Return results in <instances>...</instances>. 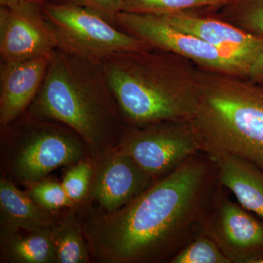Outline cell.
I'll list each match as a JSON object with an SVG mask.
<instances>
[{
    "label": "cell",
    "mask_w": 263,
    "mask_h": 263,
    "mask_svg": "<svg viewBox=\"0 0 263 263\" xmlns=\"http://www.w3.org/2000/svg\"><path fill=\"white\" fill-rule=\"evenodd\" d=\"M217 168L199 152L114 212L81 204L91 262H170L200 232L218 189Z\"/></svg>",
    "instance_id": "obj_1"
},
{
    "label": "cell",
    "mask_w": 263,
    "mask_h": 263,
    "mask_svg": "<svg viewBox=\"0 0 263 263\" xmlns=\"http://www.w3.org/2000/svg\"><path fill=\"white\" fill-rule=\"evenodd\" d=\"M27 115L75 131L91 160L115 149L127 127L109 87L101 62L56 48Z\"/></svg>",
    "instance_id": "obj_2"
},
{
    "label": "cell",
    "mask_w": 263,
    "mask_h": 263,
    "mask_svg": "<svg viewBox=\"0 0 263 263\" xmlns=\"http://www.w3.org/2000/svg\"><path fill=\"white\" fill-rule=\"evenodd\" d=\"M101 65L128 126L191 121L195 116L200 68L187 59L149 48L116 53Z\"/></svg>",
    "instance_id": "obj_3"
},
{
    "label": "cell",
    "mask_w": 263,
    "mask_h": 263,
    "mask_svg": "<svg viewBox=\"0 0 263 263\" xmlns=\"http://www.w3.org/2000/svg\"><path fill=\"white\" fill-rule=\"evenodd\" d=\"M200 80L191 122L200 152L237 156L263 169V85L201 68Z\"/></svg>",
    "instance_id": "obj_4"
},
{
    "label": "cell",
    "mask_w": 263,
    "mask_h": 263,
    "mask_svg": "<svg viewBox=\"0 0 263 263\" xmlns=\"http://www.w3.org/2000/svg\"><path fill=\"white\" fill-rule=\"evenodd\" d=\"M3 129L0 148L2 177L13 182L28 186L44 179L59 167H71L91 159L84 140L60 123L26 115Z\"/></svg>",
    "instance_id": "obj_5"
},
{
    "label": "cell",
    "mask_w": 263,
    "mask_h": 263,
    "mask_svg": "<svg viewBox=\"0 0 263 263\" xmlns=\"http://www.w3.org/2000/svg\"><path fill=\"white\" fill-rule=\"evenodd\" d=\"M42 9L57 48L71 54L101 62L116 53L151 48L141 40L114 28L106 18L84 7L46 3Z\"/></svg>",
    "instance_id": "obj_6"
},
{
    "label": "cell",
    "mask_w": 263,
    "mask_h": 263,
    "mask_svg": "<svg viewBox=\"0 0 263 263\" xmlns=\"http://www.w3.org/2000/svg\"><path fill=\"white\" fill-rule=\"evenodd\" d=\"M117 148L129 156L155 182L200 152V142L191 121L127 126Z\"/></svg>",
    "instance_id": "obj_7"
},
{
    "label": "cell",
    "mask_w": 263,
    "mask_h": 263,
    "mask_svg": "<svg viewBox=\"0 0 263 263\" xmlns=\"http://www.w3.org/2000/svg\"><path fill=\"white\" fill-rule=\"evenodd\" d=\"M113 20L124 32L151 48L184 57L203 70L248 78V66L196 36L176 28L159 15L122 11Z\"/></svg>",
    "instance_id": "obj_8"
},
{
    "label": "cell",
    "mask_w": 263,
    "mask_h": 263,
    "mask_svg": "<svg viewBox=\"0 0 263 263\" xmlns=\"http://www.w3.org/2000/svg\"><path fill=\"white\" fill-rule=\"evenodd\" d=\"M250 213L232 201L220 185L202 219L200 233L212 238L232 263H259L263 221Z\"/></svg>",
    "instance_id": "obj_9"
},
{
    "label": "cell",
    "mask_w": 263,
    "mask_h": 263,
    "mask_svg": "<svg viewBox=\"0 0 263 263\" xmlns=\"http://www.w3.org/2000/svg\"><path fill=\"white\" fill-rule=\"evenodd\" d=\"M91 160L94 173L86 201L97 202L98 208L105 212L124 206L155 183L119 148Z\"/></svg>",
    "instance_id": "obj_10"
},
{
    "label": "cell",
    "mask_w": 263,
    "mask_h": 263,
    "mask_svg": "<svg viewBox=\"0 0 263 263\" xmlns=\"http://www.w3.org/2000/svg\"><path fill=\"white\" fill-rule=\"evenodd\" d=\"M43 5L21 10L0 8V53L3 62L50 56L56 44L44 16Z\"/></svg>",
    "instance_id": "obj_11"
},
{
    "label": "cell",
    "mask_w": 263,
    "mask_h": 263,
    "mask_svg": "<svg viewBox=\"0 0 263 263\" xmlns=\"http://www.w3.org/2000/svg\"><path fill=\"white\" fill-rule=\"evenodd\" d=\"M159 16L176 28L196 36L250 68L263 52V37L235 27L226 21L199 16L185 12Z\"/></svg>",
    "instance_id": "obj_12"
},
{
    "label": "cell",
    "mask_w": 263,
    "mask_h": 263,
    "mask_svg": "<svg viewBox=\"0 0 263 263\" xmlns=\"http://www.w3.org/2000/svg\"><path fill=\"white\" fill-rule=\"evenodd\" d=\"M51 55L19 62H3L1 67L0 124L6 127L27 111L46 76Z\"/></svg>",
    "instance_id": "obj_13"
},
{
    "label": "cell",
    "mask_w": 263,
    "mask_h": 263,
    "mask_svg": "<svg viewBox=\"0 0 263 263\" xmlns=\"http://www.w3.org/2000/svg\"><path fill=\"white\" fill-rule=\"evenodd\" d=\"M211 158L221 186L233 193L242 207L263 219V169L237 156Z\"/></svg>",
    "instance_id": "obj_14"
},
{
    "label": "cell",
    "mask_w": 263,
    "mask_h": 263,
    "mask_svg": "<svg viewBox=\"0 0 263 263\" xmlns=\"http://www.w3.org/2000/svg\"><path fill=\"white\" fill-rule=\"evenodd\" d=\"M62 212L46 210L14 182L1 177L0 224L29 230L50 229Z\"/></svg>",
    "instance_id": "obj_15"
},
{
    "label": "cell",
    "mask_w": 263,
    "mask_h": 263,
    "mask_svg": "<svg viewBox=\"0 0 263 263\" xmlns=\"http://www.w3.org/2000/svg\"><path fill=\"white\" fill-rule=\"evenodd\" d=\"M0 262L56 263L50 229L0 224Z\"/></svg>",
    "instance_id": "obj_16"
},
{
    "label": "cell",
    "mask_w": 263,
    "mask_h": 263,
    "mask_svg": "<svg viewBox=\"0 0 263 263\" xmlns=\"http://www.w3.org/2000/svg\"><path fill=\"white\" fill-rule=\"evenodd\" d=\"M56 263L91 262L85 238L80 205L62 211L50 228Z\"/></svg>",
    "instance_id": "obj_17"
},
{
    "label": "cell",
    "mask_w": 263,
    "mask_h": 263,
    "mask_svg": "<svg viewBox=\"0 0 263 263\" xmlns=\"http://www.w3.org/2000/svg\"><path fill=\"white\" fill-rule=\"evenodd\" d=\"M223 6V20L263 37V0H229Z\"/></svg>",
    "instance_id": "obj_18"
},
{
    "label": "cell",
    "mask_w": 263,
    "mask_h": 263,
    "mask_svg": "<svg viewBox=\"0 0 263 263\" xmlns=\"http://www.w3.org/2000/svg\"><path fill=\"white\" fill-rule=\"evenodd\" d=\"M229 0H124L122 11L162 15L200 7L226 4Z\"/></svg>",
    "instance_id": "obj_19"
},
{
    "label": "cell",
    "mask_w": 263,
    "mask_h": 263,
    "mask_svg": "<svg viewBox=\"0 0 263 263\" xmlns=\"http://www.w3.org/2000/svg\"><path fill=\"white\" fill-rule=\"evenodd\" d=\"M170 263H232L212 239L200 233Z\"/></svg>",
    "instance_id": "obj_20"
},
{
    "label": "cell",
    "mask_w": 263,
    "mask_h": 263,
    "mask_svg": "<svg viewBox=\"0 0 263 263\" xmlns=\"http://www.w3.org/2000/svg\"><path fill=\"white\" fill-rule=\"evenodd\" d=\"M27 193L38 205L46 210L59 212L75 206L66 193L62 183L41 180L28 185Z\"/></svg>",
    "instance_id": "obj_21"
},
{
    "label": "cell",
    "mask_w": 263,
    "mask_h": 263,
    "mask_svg": "<svg viewBox=\"0 0 263 263\" xmlns=\"http://www.w3.org/2000/svg\"><path fill=\"white\" fill-rule=\"evenodd\" d=\"M93 173L92 160L87 159L71 166L64 176L62 186L75 205H80L87 199Z\"/></svg>",
    "instance_id": "obj_22"
},
{
    "label": "cell",
    "mask_w": 263,
    "mask_h": 263,
    "mask_svg": "<svg viewBox=\"0 0 263 263\" xmlns=\"http://www.w3.org/2000/svg\"><path fill=\"white\" fill-rule=\"evenodd\" d=\"M57 3L84 7L96 12L107 20H113L117 13L122 11L124 0H58Z\"/></svg>",
    "instance_id": "obj_23"
},
{
    "label": "cell",
    "mask_w": 263,
    "mask_h": 263,
    "mask_svg": "<svg viewBox=\"0 0 263 263\" xmlns=\"http://www.w3.org/2000/svg\"><path fill=\"white\" fill-rule=\"evenodd\" d=\"M45 0H0V5L11 10H21L32 5L46 4Z\"/></svg>",
    "instance_id": "obj_24"
},
{
    "label": "cell",
    "mask_w": 263,
    "mask_h": 263,
    "mask_svg": "<svg viewBox=\"0 0 263 263\" xmlns=\"http://www.w3.org/2000/svg\"><path fill=\"white\" fill-rule=\"evenodd\" d=\"M248 79L257 84L263 85V52L251 66Z\"/></svg>",
    "instance_id": "obj_25"
}]
</instances>
